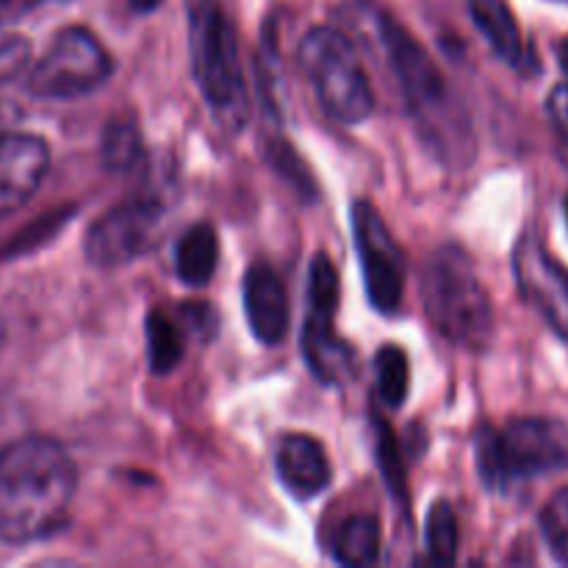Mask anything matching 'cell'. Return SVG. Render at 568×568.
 <instances>
[{"instance_id": "cell-1", "label": "cell", "mask_w": 568, "mask_h": 568, "mask_svg": "<svg viewBox=\"0 0 568 568\" xmlns=\"http://www.w3.org/2000/svg\"><path fill=\"white\" fill-rule=\"evenodd\" d=\"M78 491V469L59 442L26 436L0 449V541H44L64 530Z\"/></svg>"}, {"instance_id": "cell-2", "label": "cell", "mask_w": 568, "mask_h": 568, "mask_svg": "<svg viewBox=\"0 0 568 568\" xmlns=\"http://www.w3.org/2000/svg\"><path fill=\"white\" fill-rule=\"evenodd\" d=\"M375 26L422 142L436 153L438 161L466 170L475 159V128L464 103L455 98L427 50L394 17L377 14Z\"/></svg>"}, {"instance_id": "cell-3", "label": "cell", "mask_w": 568, "mask_h": 568, "mask_svg": "<svg viewBox=\"0 0 568 568\" xmlns=\"http://www.w3.org/2000/svg\"><path fill=\"white\" fill-rule=\"evenodd\" d=\"M427 320L449 344L483 353L494 338V308L469 255L444 244L430 255L422 275Z\"/></svg>"}, {"instance_id": "cell-4", "label": "cell", "mask_w": 568, "mask_h": 568, "mask_svg": "<svg viewBox=\"0 0 568 568\" xmlns=\"http://www.w3.org/2000/svg\"><path fill=\"white\" fill-rule=\"evenodd\" d=\"M189 33L194 81L211 114L227 131H239L247 122L250 103L236 28L216 0H197L189 17Z\"/></svg>"}, {"instance_id": "cell-5", "label": "cell", "mask_w": 568, "mask_h": 568, "mask_svg": "<svg viewBox=\"0 0 568 568\" xmlns=\"http://www.w3.org/2000/svg\"><path fill=\"white\" fill-rule=\"evenodd\" d=\"M477 471L486 488L505 491L514 483L568 469V425L527 416L494 430L486 427L475 442Z\"/></svg>"}, {"instance_id": "cell-6", "label": "cell", "mask_w": 568, "mask_h": 568, "mask_svg": "<svg viewBox=\"0 0 568 568\" xmlns=\"http://www.w3.org/2000/svg\"><path fill=\"white\" fill-rule=\"evenodd\" d=\"M300 64L333 120L358 125L375 111L369 75L342 31L331 26L311 28L300 42Z\"/></svg>"}, {"instance_id": "cell-7", "label": "cell", "mask_w": 568, "mask_h": 568, "mask_svg": "<svg viewBox=\"0 0 568 568\" xmlns=\"http://www.w3.org/2000/svg\"><path fill=\"white\" fill-rule=\"evenodd\" d=\"M111 72L114 59L103 42L87 28L70 26L28 67L26 89L42 100H72L103 87Z\"/></svg>"}, {"instance_id": "cell-8", "label": "cell", "mask_w": 568, "mask_h": 568, "mask_svg": "<svg viewBox=\"0 0 568 568\" xmlns=\"http://www.w3.org/2000/svg\"><path fill=\"white\" fill-rule=\"evenodd\" d=\"M353 242L372 308L381 314H397L405 294V255L381 211L366 200L353 203Z\"/></svg>"}, {"instance_id": "cell-9", "label": "cell", "mask_w": 568, "mask_h": 568, "mask_svg": "<svg viewBox=\"0 0 568 568\" xmlns=\"http://www.w3.org/2000/svg\"><path fill=\"white\" fill-rule=\"evenodd\" d=\"M164 227V209L155 200H131L92 222L83 253L94 266L114 270L155 247Z\"/></svg>"}, {"instance_id": "cell-10", "label": "cell", "mask_w": 568, "mask_h": 568, "mask_svg": "<svg viewBox=\"0 0 568 568\" xmlns=\"http://www.w3.org/2000/svg\"><path fill=\"white\" fill-rule=\"evenodd\" d=\"M514 275L527 303L536 305L549 327L568 342V272L532 233L516 242Z\"/></svg>"}, {"instance_id": "cell-11", "label": "cell", "mask_w": 568, "mask_h": 568, "mask_svg": "<svg viewBox=\"0 0 568 568\" xmlns=\"http://www.w3.org/2000/svg\"><path fill=\"white\" fill-rule=\"evenodd\" d=\"M50 170V148L26 131L0 133V216L22 209Z\"/></svg>"}, {"instance_id": "cell-12", "label": "cell", "mask_w": 568, "mask_h": 568, "mask_svg": "<svg viewBox=\"0 0 568 568\" xmlns=\"http://www.w3.org/2000/svg\"><path fill=\"white\" fill-rule=\"evenodd\" d=\"M244 314L250 331L266 347H277L288 333V294L283 277L266 261H258L244 275Z\"/></svg>"}, {"instance_id": "cell-13", "label": "cell", "mask_w": 568, "mask_h": 568, "mask_svg": "<svg viewBox=\"0 0 568 568\" xmlns=\"http://www.w3.org/2000/svg\"><path fill=\"white\" fill-rule=\"evenodd\" d=\"M283 486L297 499H311L331 486V460L314 436L292 433L281 442L275 455Z\"/></svg>"}, {"instance_id": "cell-14", "label": "cell", "mask_w": 568, "mask_h": 568, "mask_svg": "<svg viewBox=\"0 0 568 568\" xmlns=\"http://www.w3.org/2000/svg\"><path fill=\"white\" fill-rule=\"evenodd\" d=\"M303 355L308 369L327 386H344L349 377H355V349L338 336L333 316H305Z\"/></svg>"}, {"instance_id": "cell-15", "label": "cell", "mask_w": 568, "mask_h": 568, "mask_svg": "<svg viewBox=\"0 0 568 568\" xmlns=\"http://www.w3.org/2000/svg\"><path fill=\"white\" fill-rule=\"evenodd\" d=\"M469 14L475 20L477 31L488 39V44H491L499 59L514 67L525 64V39H521L519 22L510 14L505 0H469Z\"/></svg>"}, {"instance_id": "cell-16", "label": "cell", "mask_w": 568, "mask_h": 568, "mask_svg": "<svg viewBox=\"0 0 568 568\" xmlns=\"http://www.w3.org/2000/svg\"><path fill=\"white\" fill-rule=\"evenodd\" d=\"M220 261V239L214 225L197 222L181 236L175 247V272L186 286H205Z\"/></svg>"}, {"instance_id": "cell-17", "label": "cell", "mask_w": 568, "mask_h": 568, "mask_svg": "<svg viewBox=\"0 0 568 568\" xmlns=\"http://www.w3.org/2000/svg\"><path fill=\"white\" fill-rule=\"evenodd\" d=\"M333 558L342 566H372L381 558V525L375 516L355 514L333 536Z\"/></svg>"}, {"instance_id": "cell-18", "label": "cell", "mask_w": 568, "mask_h": 568, "mask_svg": "<svg viewBox=\"0 0 568 568\" xmlns=\"http://www.w3.org/2000/svg\"><path fill=\"white\" fill-rule=\"evenodd\" d=\"M183 327L175 316L155 308L148 314V355L155 375H170L183 361Z\"/></svg>"}, {"instance_id": "cell-19", "label": "cell", "mask_w": 568, "mask_h": 568, "mask_svg": "<svg viewBox=\"0 0 568 568\" xmlns=\"http://www.w3.org/2000/svg\"><path fill=\"white\" fill-rule=\"evenodd\" d=\"M100 153H103V164L109 166L111 172L133 170L144 153L142 133H139L136 122H133L131 116H114L103 131Z\"/></svg>"}, {"instance_id": "cell-20", "label": "cell", "mask_w": 568, "mask_h": 568, "mask_svg": "<svg viewBox=\"0 0 568 568\" xmlns=\"http://www.w3.org/2000/svg\"><path fill=\"white\" fill-rule=\"evenodd\" d=\"M375 372L377 392H381L383 403L392 405V408H399V405L408 399L410 388V364L405 349H399L397 344H386V347L377 353Z\"/></svg>"}, {"instance_id": "cell-21", "label": "cell", "mask_w": 568, "mask_h": 568, "mask_svg": "<svg viewBox=\"0 0 568 568\" xmlns=\"http://www.w3.org/2000/svg\"><path fill=\"white\" fill-rule=\"evenodd\" d=\"M427 549H430L433 560L438 564H453L458 558V516H455L453 505L438 499L427 514L425 525Z\"/></svg>"}, {"instance_id": "cell-22", "label": "cell", "mask_w": 568, "mask_h": 568, "mask_svg": "<svg viewBox=\"0 0 568 568\" xmlns=\"http://www.w3.org/2000/svg\"><path fill=\"white\" fill-rule=\"evenodd\" d=\"M338 297H342V283H338V270L327 255H316L308 270V303L311 314L336 316Z\"/></svg>"}, {"instance_id": "cell-23", "label": "cell", "mask_w": 568, "mask_h": 568, "mask_svg": "<svg viewBox=\"0 0 568 568\" xmlns=\"http://www.w3.org/2000/svg\"><path fill=\"white\" fill-rule=\"evenodd\" d=\"M377 460H381V471L386 477V486L392 491L394 499H399V505L408 503V483H405V466L403 455H399L397 436L392 433V427L383 419H377Z\"/></svg>"}, {"instance_id": "cell-24", "label": "cell", "mask_w": 568, "mask_h": 568, "mask_svg": "<svg viewBox=\"0 0 568 568\" xmlns=\"http://www.w3.org/2000/svg\"><path fill=\"white\" fill-rule=\"evenodd\" d=\"M541 532L558 564L568 566V488H560L541 510Z\"/></svg>"}, {"instance_id": "cell-25", "label": "cell", "mask_w": 568, "mask_h": 568, "mask_svg": "<svg viewBox=\"0 0 568 568\" xmlns=\"http://www.w3.org/2000/svg\"><path fill=\"white\" fill-rule=\"evenodd\" d=\"M28 67H31V42L22 37L0 39V87L14 81Z\"/></svg>"}, {"instance_id": "cell-26", "label": "cell", "mask_w": 568, "mask_h": 568, "mask_svg": "<svg viewBox=\"0 0 568 568\" xmlns=\"http://www.w3.org/2000/svg\"><path fill=\"white\" fill-rule=\"evenodd\" d=\"M547 114L549 122H552L560 159H564V164L568 166V83L552 89V94H549L547 100Z\"/></svg>"}, {"instance_id": "cell-27", "label": "cell", "mask_w": 568, "mask_h": 568, "mask_svg": "<svg viewBox=\"0 0 568 568\" xmlns=\"http://www.w3.org/2000/svg\"><path fill=\"white\" fill-rule=\"evenodd\" d=\"M37 3L39 0H0V22L17 20V17H22L31 6Z\"/></svg>"}, {"instance_id": "cell-28", "label": "cell", "mask_w": 568, "mask_h": 568, "mask_svg": "<svg viewBox=\"0 0 568 568\" xmlns=\"http://www.w3.org/2000/svg\"><path fill=\"white\" fill-rule=\"evenodd\" d=\"M128 3H131V9L136 11V14H150V11L159 9L164 0H128Z\"/></svg>"}, {"instance_id": "cell-29", "label": "cell", "mask_w": 568, "mask_h": 568, "mask_svg": "<svg viewBox=\"0 0 568 568\" xmlns=\"http://www.w3.org/2000/svg\"><path fill=\"white\" fill-rule=\"evenodd\" d=\"M558 55H560V67H564V72H566V78H568V37L558 44Z\"/></svg>"}, {"instance_id": "cell-30", "label": "cell", "mask_w": 568, "mask_h": 568, "mask_svg": "<svg viewBox=\"0 0 568 568\" xmlns=\"http://www.w3.org/2000/svg\"><path fill=\"white\" fill-rule=\"evenodd\" d=\"M6 122H9V111H6V105L0 103V133L9 131V128H6Z\"/></svg>"}, {"instance_id": "cell-31", "label": "cell", "mask_w": 568, "mask_h": 568, "mask_svg": "<svg viewBox=\"0 0 568 568\" xmlns=\"http://www.w3.org/2000/svg\"><path fill=\"white\" fill-rule=\"evenodd\" d=\"M3 338H6V322L3 316H0V344H3Z\"/></svg>"}, {"instance_id": "cell-32", "label": "cell", "mask_w": 568, "mask_h": 568, "mask_svg": "<svg viewBox=\"0 0 568 568\" xmlns=\"http://www.w3.org/2000/svg\"><path fill=\"white\" fill-rule=\"evenodd\" d=\"M566 222H568V197H566Z\"/></svg>"}]
</instances>
